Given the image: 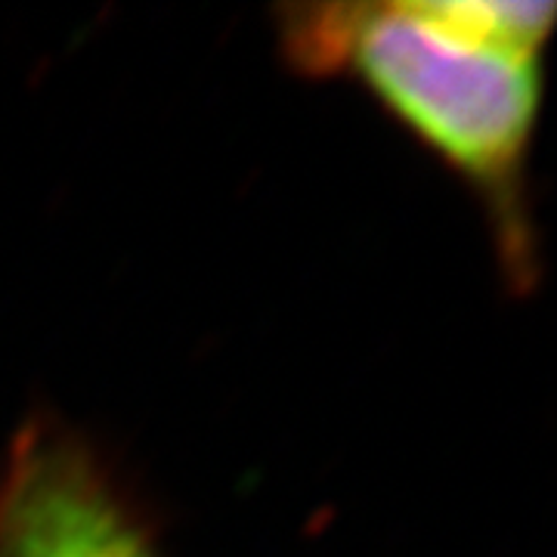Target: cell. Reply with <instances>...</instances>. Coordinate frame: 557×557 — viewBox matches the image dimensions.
Listing matches in <instances>:
<instances>
[{
	"label": "cell",
	"mask_w": 557,
	"mask_h": 557,
	"mask_svg": "<svg viewBox=\"0 0 557 557\" xmlns=\"http://www.w3.org/2000/svg\"><path fill=\"white\" fill-rule=\"evenodd\" d=\"M0 557L161 555L100 453L60 421H28L0 468Z\"/></svg>",
	"instance_id": "2"
},
{
	"label": "cell",
	"mask_w": 557,
	"mask_h": 557,
	"mask_svg": "<svg viewBox=\"0 0 557 557\" xmlns=\"http://www.w3.org/2000/svg\"><path fill=\"white\" fill-rule=\"evenodd\" d=\"M424 10L446 28L465 38L542 57V47L555 32L557 7L545 0H421Z\"/></svg>",
	"instance_id": "3"
},
{
	"label": "cell",
	"mask_w": 557,
	"mask_h": 557,
	"mask_svg": "<svg viewBox=\"0 0 557 557\" xmlns=\"http://www.w3.org/2000/svg\"><path fill=\"white\" fill-rule=\"evenodd\" d=\"M278 50L307 78H350L478 199L498 267L527 295L539 276L533 146L542 60L465 38L421 0L295 3Z\"/></svg>",
	"instance_id": "1"
}]
</instances>
